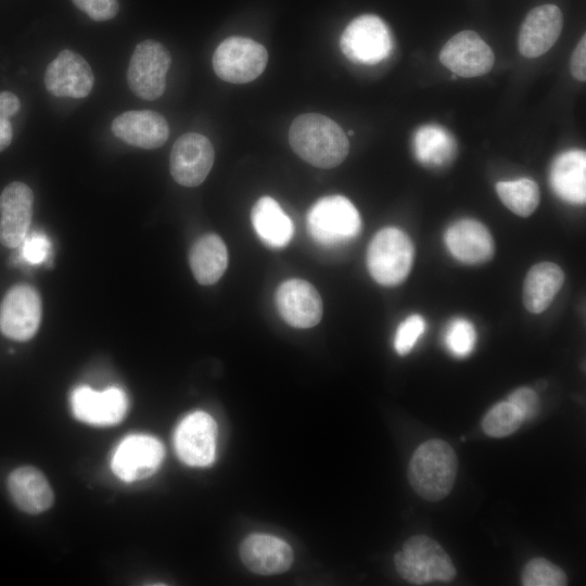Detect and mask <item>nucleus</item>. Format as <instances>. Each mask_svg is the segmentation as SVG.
<instances>
[{
    "label": "nucleus",
    "instance_id": "obj_1",
    "mask_svg": "<svg viewBox=\"0 0 586 586\" xmlns=\"http://www.w3.org/2000/svg\"><path fill=\"white\" fill-rule=\"evenodd\" d=\"M289 142L301 158L319 168L340 165L349 150L347 136L341 126L317 113L303 114L293 120Z\"/></svg>",
    "mask_w": 586,
    "mask_h": 586
},
{
    "label": "nucleus",
    "instance_id": "obj_2",
    "mask_svg": "<svg viewBox=\"0 0 586 586\" xmlns=\"http://www.w3.org/2000/svg\"><path fill=\"white\" fill-rule=\"evenodd\" d=\"M457 472L458 457L454 448L443 440H430L412 454L407 475L418 496L438 501L451 492Z\"/></svg>",
    "mask_w": 586,
    "mask_h": 586
},
{
    "label": "nucleus",
    "instance_id": "obj_3",
    "mask_svg": "<svg viewBox=\"0 0 586 586\" xmlns=\"http://www.w3.org/2000/svg\"><path fill=\"white\" fill-rule=\"evenodd\" d=\"M394 563L400 577L413 585L450 582L457 573L445 549L425 535L408 538L394 556Z\"/></svg>",
    "mask_w": 586,
    "mask_h": 586
},
{
    "label": "nucleus",
    "instance_id": "obj_4",
    "mask_svg": "<svg viewBox=\"0 0 586 586\" xmlns=\"http://www.w3.org/2000/svg\"><path fill=\"white\" fill-rule=\"evenodd\" d=\"M413 257L410 238L398 228L386 227L378 231L369 243L367 267L379 284L394 286L407 278Z\"/></svg>",
    "mask_w": 586,
    "mask_h": 586
},
{
    "label": "nucleus",
    "instance_id": "obj_5",
    "mask_svg": "<svg viewBox=\"0 0 586 586\" xmlns=\"http://www.w3.org/2000/svg\"><path fill=\"white\" fill-rule=\"evenodd\" d=\"M306 225L314 241L323 246L344 244L361 230V218L345 196L330 195L318 200L308 211Z\"/></svg>",
    "mask_w": 586,
    "mask_h": 586
},
{
    "label": "nucleus",
    "instance_id": "obj_6",
    "mask_svg": "<svg viewBox=\"0 0 586 586\" xmlns=\"http://www.w3.org/2000/svg\"><path fill=\"white\" fill-rule=\"evenodd\" d=\"M340 48L349 61L374 65L390 56L393 39L382 18L364 14L346 26L340 39Z\"/></svg>",
    "mask_w": 586,
    "mask_h": 586
},
{
    "label": "nucleus",
    "instance_id": "obj_7",
    "mask_svg": "<svg viewBox=\"0 0 586 586\" xmlns=\"http://www.w3.org/2000/svg\"><path fill=\"white\" fill-rule=\"evenodd\" d=\"M268 53L259 42L233 36L219 43L213 54L216 75L228 82L246 84L256 79L266 68Z\"/></svg>",
    "mask_w": 586,
    "mask_h": 586
},
{
    "label": "nucleus",
    "instance_id": "obj_8",
    "mask_svg": "<svg viewBox=\"0 0 586 586\" xmlns=\"http://www.w3.org/2000/svg\"><path fill=\"white\" fill-rule=\"evenodd\" d=\"M170 62V54L162 43L151 39L138 43L127 71L131 91L144 100L158 99L166 88Z\"/></svg>",
    "mask_w": 586,
    "mask_h": 586
},
{
    "label": "nucleus",
    "instance_id": "obj_9",
    "mask_svg": "<svg viewBox=\"0 0 586 586\" xmlns=\"http://www.w3.org/2000/svg\"><path fill=\"white\" fill-rule=\"evenodd\" d=\"M42 304L38 291L25 283L12 286L0 303V331L13 341L35 336L41 322Z\"/></svg>",
    "mask_w": 586,
    "mask_h": 586
},
{
    "label": "nucleus",
    "instance_id": "obj_10",
    "mask_svg": "<svg viewBox=\"0 0 586 586\" xmlns=\"http://www.w3.org/2000/svg\"><path fill=\"white\" fill-rule=\"evenodd\" d=\"M217 425L204 411L186 416L177 425L174 444L182 462L190 467H207L216 455Z\"/></svg>",
    "mask_w": 586,
    "mask_h": 586
},
{
    "label": "nucleus",
    "instance_id": "obj_11",
    "mask_svg": "<svg viewBox=\"0 0 586 586\" xmlns=\"http://www.w3.org/2000/svg\"><path fill=\"white\" fill-rule=\"evenodd\" d=\"M164 453V446L157 438L144 434L129 435L116 447L111 468L124 482L143 480L156 472Z\"/></svg>",
    "mask_w": 586,
    "mask_h": 586
},
{
    "label": "nucleus",
    "instance_id": "obj_12",
    "mask_svg": "<svg viewBox=\"0 0 586 586\" xmlns=\"http://www.w3.org/2000/svg\"><path fill=\"white\" fill-rule=\"evenodd\" d=\"M215 152L203 135L188 132L179 137L170 153V174L183 187L201 184L214 164Z\"/></svg>",
    "mask_w": 586,
    "mask_h": 586
},
{
    "label": "nucleus",
    "instance_id": "obj_13",
    "mask_svg": "<svg viewBox=\"0 0 586 586\" xmlns=\"http://www.w3.org/2000/svg\"><path fill=\"white\" fill-rule=\"evenodd\" d=\"M441 63L460 77L487 74L495 62L489 46L473 30H462L453 36L440 52Z\"/></svg>",
    "mask_w": 586,
    "mask_h": 586
},
{
    "label": "nucleus",
    "instance_id": "obj_14",
    "mask_svg": "<svg viewBox=\"0 0 586 586\" xmlns=\"http://www.w3.org/2000/svg\"><path fill=\"white\" fill-rule=\"evenodd\" d=\"M72 410L81 422L107 426L119 423L126 416L128 399L123 390L109 387L102 392L79 386L71 397Z\"/></svg>",
    "mask_w": 586,
    "mask_h": 586
},
{
    "label": "nucleus",
    "instance_id": "obj_15",
    "mask_svg": "<svg viewBox=\"0 0 586 586\" xmlns=\"http://www.w3.org/2000/svg\"><path fill=\"white\" fill-rule=\"evenodd\" d=\"M94 77L87 61L76 52L65 49L47 66V90L60 98H85L93 87Z\"/></svg>",
    "mask_w": 586,
    "mask_h": 586
},
{
    "label": "nucleus",
    "instance_id": "obj_16",
    "mask_svg": "<svg viewBox=\"0 0 586 586\" xmlns=\"http://www.w3.org/2000/svg\"><path fill=\"white\" fill-rule=\"evenodd\" d=\"M281 318L295 328H311L322 317V301L315 286L302 279L282 282L276 292Z\"/></svg>",
    "mask_w": 586,
    "mask_h": 586
},
{
    "label": "nucleus",
    "instance_id": "obj_17",
    "mask_svg": "<svg viewBox=\"0 0 586 586\" xmlns=\"http://www.w3.org/2000/svg\"><path fill=\"white\" fill-rule=\"evenodd\" d=\"M34 193L20 181L9 183L0 195V243L15 249L26 238L33 216Z\"/></svg>",
    "mask_w": 586,
    "mask_h": 586
},
{
    "label": "nucleus",
    "instance_id": "obj_18",
    "mask_svg": "<svg viewBox=\"0 0 586 586\" xmlns=\"http://www.w3.org/2000/svg\"><path fill=\"white\" fill-rule=\"evenodd\" d=\"M563 27V15L555 4H543L531 10L524 18L518 38L520 53L538 58L558 40Z\"/></svg>",
    "mask_w": 586,
    "mask_h": 586
},
{
    "label": "nucleus",
    "instance_id": "obj_19",
    "mask_svg": "<svg viewBox=\"0 0 586 586\" xmlns=\"http://www.w3.org/2000/svg\"><path fill=\"white\" fill-rule=\"evenodd\" d=\"M243 564L260 575L280 574L290 569L293 550L283 539L269 534H251L241 544Z\"/></svg>",
    "mask_w": 586,
    "mask_h": 586
},
{
    "label": "nucleus",
    "instance_id": "obj_20",
    "mask_svg": "<svg viewBox=\"0 0 586 586\" xmlns=\"http://www.w3.org/2000/svg\"><path fill=\"white\" fill-rule=\"evenodd\" d=\"M444 240L449 253L464 264H483L494 255L492 234L475 219L457 220L446 230Z\"/></svg>",
    "mask_w": 586,
    "mask_h": 586
},
{
    "label": "nucleus",
    "instance_id": "obj_21",
    "mask_svg": "<svg viewBox=\"0 0 586 586\" xmlns=\"http://www.w3.org/2000/svg\"><path fill=\"white\" fill-rule=\"evenodd\" d=\"M112 131L124 142L142 149L160 148L169 136L164 116L150 110L127 111L118 115L112 123Z\"/></svg>",
    "mask_w": 586,
    "mask_h": 586
},
{
    "label": "nucleus",
    "instance_id": "obj_22",
    "mask_svg": "<svg viewBox=\"0 0 586 586\" xmlns=\"http://www.w3.org/2000/svg\"><path fill=\"white\" fill-rule=\"evenodd\" d=\"M8 489L16 507L29 514L48 510L53 504V491L46 475L37 468L24 466L8 477Z\"/></svg>",
    "mask_w": 586,
    "mask_h": 586
},
{
    "label": "nucleus",
    "instance_id": "obj_23",
    "mask_svg": "<svg viewBox=\"0 0 586 586\" xmlns=\"http://www.w3.org/2000/svg\"><path fill=\"white\" fill-rule=\"evenodd\" d=\"M549 181L555 193L571 204L586 201V154L570 150L559 154L552 162Z\"/></svg>",
    "mask_w": 586,
    "mask_h": 586
},
{
    "label": "nucleus",
    "instance_id": "obj_24",
    "mask_svg": "<svg viewBox=\"0 0 586 586\" xmlns=\"http://www.w3.org/2000/svg\"><path fill=\"white\" fill-rule=\"evenodd\" d=\"M564 273L550 262L534 265L527 272L522 290L525 308L532 314H540L552 303L562 288Z\"/></svg>",
    "mask_w": 586,
    "mask_h": 586
},
{
    "label": "nucleus",
    "instance_id": "obj_25",
    "mask_svg": "<svg viewBox=\"0 0 586 586\" xmlns=\"http://www.w3.org/2000/svg\"><path fill=\"white\" fill-rule=\"evenodd\" d=\"M253 228L259 239L273 249L284 247L294 234V225L279 203L262 196L251 211Z\"/></svg>",
    "mask_w": 586,
    "mask_h": 586
},
{
    "label": "nucleus",
    "instance_id": "obj_26",
    "mask_svg": "<svg viewBox=\"0 0 586 586\" xmlns=\"http://www.w3.org/2000/svg\"><path fill=\"white\" fill-rule=\"evenodd\" d=\"M189 264L200 284L216 283L228 265V252L222 239L214 233L202 235L190 249Z\"/></svg>",
    "mask_w": 586,
    "mask_h": 586
},
{
    "label": "nucleus",
    "instance_id": "obj_27",
    "mask_svg": "<svg viewBox=\"0 0 586 586\" xmlns=\"http://www.w3.org/2000/svg\"><path fill=\"white\" fill-rule=\"evenodd\" d=\"M454 137L438 125H424L413 136V152L417 160L426 167H443L456 154Z\"/></svg>",
    "mask_w": 586,
    "mask_h": 586
},
{
    "label": "nucleus",
    "instance_id": "obj_28",
    "mask_svg": "<svg viewBox=\"0 0 586 586\" xmlns=\"http://www.w3.org/2000/svg\"><path fill=\"white\" fill-rule=\"evenodd\" d=\"M496 192L506 207L521 217L532 215L540 200L539 188L530 178L499 181Z\"/></svg>",
    "mask_w": 586,
    "mask_h": 586
},
{
    "label": "nucleus",
    "instance_id": "obj_29",
    "mask_svg": "<svg viewBox=\"0 0 586 586\" xmlns=\"http://www.w3.org/2000/svg\"><path fill=\"white\" fill-rule=\"evenodd\" d=\"M523 420L519 411L507 400L493 406L482 420V430L491 437H505L514 433Z\"/></svg>",
    "mask_w": 586,
    "mask_h": 586
},
{
    "label": "nucleus",
    "instance_id": "obj_30",
    "mask_svg": "<svg viewBox=\"0 0 586 586\" xmlns=\"http://www.w3.org/2000/svg\"><path fill=\"white\" fill-rule=\"evenodd\" d=\"M523 586H564L568 578L563 570L544 558L530 560L521 575Z\"/></svg>",
    "mask_w": 586,
    "mask_h": 586
},
{
    "label": "nucleus",
    "instance_id": "obj_31",
    "mask_svg": "<svg viewBox=\"0 0 586 586\" xmlns=\"http://www.w3.org/2000/svg\"><path fill=\"white\" fill-rule=\"evenodd\" d=\"M444 343L454 356H468L476 343L474 326L464 318L450 320L444 332Z\"/></svg>",
    "mask_w": 586,
    "mask_h": 586
},
{
    "label": "nucleus",
    "instance_id": "obj_32",
    "mask_svg": "<svg viewBox=\"0 0 586 586\" xmlns=\"http://www.w3.org/2000/svg\"><path fill=\"white\" fill-rule=\"evenodd\" d=\"M425 320L420 315H411L402 321L396 330L394 347L404 356L410 353L418 340L425 331Z\"/></svg>",
    "mask_w": 586,
    "mask_h": 586
},
{
    "label": "nucleus",
    "instance_id": "obj_33",
    "mask_svg": "<svg viewBox=\"0 0 586 586\" xmlns=\"http://www.w3.org/2000/svg\"><path fill=\"white\" fill-rule=\"evenodd\" d=\"M508 402L519 411L523 421L534 418L538 412L539 400L536 392L528 387L514 390Z\"/></svg>",
    "mask_w": 586,
    "mask_h": 586
},
{
    "label": "nucleus",
    "instance_id": "obj_34",
    "mask_svg": "<svg viewBox=\"0 0 586 586\" xmlns=\"http://www.w3.org/2000/svg\"><path fill=\"white\" fill-rule=\"evenodd\" d=\"M73 3L94 21L113 18L118 12V0H72Z\"/></svg>",
    "mask_w": 586,
    "mask_h": 586
},
{
    "label": "nucleus",
    "instance_id": "obj_35",
    "mask_svg": "<svg viewBox=\"0 0 586 586\" xmlns=\"http://www.w3.org/2000/svg\"><path fill=\"white\" fill-rule=\"evenodd\" d=\"M20 246L22 258L30 264H40L48 257L50 242L43 234L34 233L26 235Z\"/></svg>",
    "mask_w": 586,
    "mask_h": 586
},
{
    "label": "nucleus",
    "instance_id": "obj_36",
    "mask_svg": "<svg viewBox=\"0 0 586 586\" xmlns=\"http://www.w3.org/2000/svg\"><path fill=\"white\" fill-rule=\"evenodd\" d=\"M571 74L579 81L586 80V38L585 35L578 41L572 53L570 63Z\"/></svg>",
    "mask_w": 586,
    "mask_h": 586
},
{
    "label": "nucleus",
    "instance_id": "obj_37",
    "mask_svg": "<svg viewBox=\"0 0 586 586\" xmlns=\"http://www.w3.org/2000/svg\"><path fill=\"white\" fill-rule=\"evenodd\" d=\"M21 107V102L18 98L10 92L2 91L0 92V115L3 117H11L18 112Z\"/></svg>",
    "mask_w": 586,
    "mask_h": 586
},
{
    "label": "nucleus",
    "instance_id": "obj_38",
    "mask_svg": "<svg viewBox=\"0 0 586 586\" xmlns=\"http://www.w3.org/2000/svg\"><path fill=\"white\" fill-rule=\"evenodd\" d=\"M13 130L9 118L0 115V152L12 141Z\"/></svg>",
    "mask_w": 586,
    "mask_h": 586
}]
</instances>
